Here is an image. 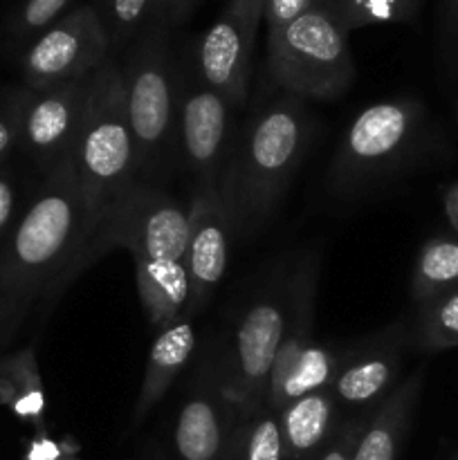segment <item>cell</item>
<instances>
[{"label":"cell","mask_w":458,"mask_h":460,"mask_svg":"<svg viewBox=\"0 0 458 460\" xmlns=\"http://www.w3.org/2000/svg\"><path fill=\"white\" fill-rule=\"evenodd\" d=\"M103 205L81 187L70 162L40 175L0 254V299L9 335L36 301L57 296L94 256Z\"/></svg>","instance_id":"obj_1"},{"label":"cell","mask_w":458,"mask_h":460,"mask_svg":"<svg viewBox=\"0 0 458 460\" xmlns=\"http://www.w3.org/2000/svg\"><path fill=\"white\" fill-rule=\"evenodd\" d=\"M310 139L304 99L283 94L265 103L233 139L220 178V193L236 236L259 234L281 205Z\"/></svg>","instance_id":"obj_2"},{"label":"cell","mask_w":458,"mask_h":460,"mask_svg":"<svg viewBox=\"0 0 458 460\" xmlns=\"http://www.w3.org/2000/svg\"><path fill=\"white\" fill-rule=\"evenodd\" d=\"M119 67L137 151V178L157 182L173 160L178 162L180 67L171 52L169 30L144 27Z\"/></svg>","instance_id":"obj_3"},{"label":"cell","mask_w":458,"mask_h":460,"mask_svg":"<svg viewBox=\"0 0 458 460\" xmlns=\"http://www.w3.org/2000/svg\"><path fill=\"white\" fill-rule=\"evenodd\" d=\"M425 130L427 112L416 99L371 103L346 128L328 166V184L335 193L373 189L416 157Z\"/></svg>","instance_id":"obj_4"},{"label":"cell","mask_w":458,"mask_h":460,"mask_svg":"<svg viewBox=\"0 0 458 460\" xmlns=\"http://www.w3.org/2000/svg\"><path fill=\"white\" fill-rule=\"evenodd\" d=\"M67 162L81 187L99 205L137 180V151L117 58H108L94 70L88 106Z\"/></svg>","instance_id":"obj_5"},{"label":"cell","mask_w":458,"mask_h":460,"mask_svg":"<svg viewBox=\"0 0 458 460\" xmlns=\"http://www.w3.org/2000/svg\"><path fill=\"white\" fill-rule=\"evenodd\" d=\"M268 75L277 88L299 99H337L353 85L348 34L330 12L313 7L268 39Z\"/></svg>","instance_id":"obj_6"},{"label":"cell","mask_w":458,"mask_h":460,"mask_svg":"<svg viewBox=\"0 0 458 460\" xmlns=\"http://www.w3.org/2000/svg\"><path fill=\"white\" fill-rule=\"evenodd\" d=\"M290 301V270L269 281L236 319L229 349L218 355L220 382L238 420L265 404L269 373L281 350Z\"/></svg>","instance_id":"obj_7"},{"label":"cell","mask_w":458,"mask_h":460,"mask_svg":"<svg viewBox=\"0 0 458 460\" xmlns=\"http://www.w3.org/2000/svg\"><path fill=\"white\" fill-rule=\"evenodd\" d=\"M189 207L151 180H133L103 205L94 234V256L128 250L144 259L184 261Z\"/></svg>","instance_id":"obj_8"},{"label":"cell","mask_w":458,"mask_h":460,"mask_svg":"<svg viewBox=\"0 0 458 460\" xmlns=\"http://www.w3.org/2000/svg\"><path fill=\"white\" fill-rule=\"evenodd\" d=\"M115 58L106 27L90 3L76 4L25 48L21 70L25 88L45 90L88 76Z\"/></svg>","instance_id":"obj_9"},{"label":"cell","mask_w":458,"mask_h":460,"mask_svg":"<svg viewBox=\"0 0 458 460\" xmlns=\"http://www.w3.org/2000/svg\"><path fill=\"white\" fill-rule=\"evenodd\" d=\"M232 103L202 84L193 67H180L178 160L196 187H220L232 137Z\"/></svg>","instance_id":"obj_10"},{"label":"cell","mask_w":458,"mask_h":460,"mask_svg":"<svg viewBox=\"0 0 458 460\" xmlns=\"http://www.w3.org/2000/svg\"><path fill=\"white\" fill-rule=\"evenodd\" d=\"M263 18L265 0H227L196 43L193 72L202 84L223 94L233 111L247 102L251 52Z\"/></svg>","instance_id":"obj_11"},{"label":"cell","mask_w":458,"mask_h":460,"mask_svg":"<svg viewBox=\"0 0 458 460\" xmlns=\"http://www.w3.org/2000/svg\"><path fill=\"white\" fill-rule=\"evenodd\" d=\"M92 75L45 90L22 85L18 151L40 175L70 160L88 106Z\"/></svg>","instance_id":"obj_12"},{"label":"cell","mask_w":458,"mask_h":460,"mask_svg":"<svg viewBox=\"0 0 458 460\" xmlns=\"http://www.w3.org/2000/svg\"><path fill=\"white\" fill-rule=\"evenodd\" d=\"M238 416L220 382L218 353L205 355L175 420L178 460H225Z\"/></svg>","instance_id":"obj_13"},{"label":"cell","mask_w":458,"mask_h":460,"mask_svg":"<svg viewBox=\"0 0 458 460\" xmlns=\"http://www.w3.org/2000/svg\"><path fill=\"white\" fill-rule=\"evenodd\" d=\"M233 236L236 227L220 187H196L189 205V241L184 252L191 281V319L209 304L223 283L232 259Z\"/></svg>","instance_id":"obj_14"},{"label":"cell","mask_w":458,"mask_h":460,"mask_svg":"<svg viewBox=\"0 0 458 460\" xmlns=\"http://www.w3.org/2000/svg\"><path fill=\"white\" fill-rule=\"evenodd\" d=\"M411 340L407 323L398 322L346 350L330 389L341 411L371 413L398 386Z\"/></svg>","instance_id":"obj_15"},{"label":"cell","mask_w":458,"mask_h":460,"mask_svg":"<svg viewBox=\"0 0 458 460\" xmlns=\"http://www.w3.org/2000/svg\"><path fill=\"white\" fill-rule=\"evenodd\" d=\"M425 386V368L402 377L368 416L353 460H398Z\"/></svg>","instance_id":"obj_16"},{"label":"cell","mask_w":458,"mask_h":460,"mask_svg":"<svg viewBox=\"0 0 458 460\" xmlns=\"http://www.w3.org/2000/svg\"><path fill=\"white\" fill-rule=\"evenodd\" d=\"M198 332L191 317H182L171 326L157 331L155 341L146 359L142 386H139L137 402L133 409V422L139 425L157 402L169 394L173 382L182 376L187 364L196 355Z\"/></svg>","instance_id":"obj_17"},{"label":"cell","mask_w":458,"mask_h":460,"mask_svg":"<svg viewBox=\"0 0 458 460\" xmlns=\"http://www.w3.org/2000/svg\"><path fill=\"white\" fill-rule=\"evenodd\" d=\"M133 263L139 301L157 331L189 317L191 281L184 261L133 256Z\"/></svg>","instance_id":"obj_18"},{"label":"cell","mask_w":458,"mask_h":460,"mask_svg":"<svg viewBox=\"0 0 458 460\" xmlns=\"http://www.w3.org/2000/svg\"><path fill=\"white\" fill-rule=\"evenodd\" d=\"M339 404L330 389L314 391L277 411L283 458L310 460L339 425Z\"/></svg>","instance_id":"obj_19"},{"label":"cell","mask_w":458,"mask_h":460,"mask_svg":"<svg viewBox=\"0 0 458 460\" xmlns=\"http://www.w3.org/2000/svg\"><path fill=\"white\" fill-rule=\"evenodd\" d=\"M346 350L310 341L286 368L272 373L265 391V407L281 411L286 404L314 394V391L332 389L341 359Z\"/></svg>","instance_id":"obj_20"},{"label":"cell","mask_w":458,"mask_h":460,"mask_svg":"<svg viewBox=\"0 0 458 460\" xmlns=\"http://www.w3.org/2000/svg\"><path fill=\"white\" fill-rule=\"evenodd\" d=\"M458 286V238L434 236L420 247L413 268L411 296L416 304Z\"/></svg>","instance_id":"obj_21"},{"label":"cell","mask_w":458,"mask_h":460,"mask_svg":"<svg viewBox=\"0 0 458 460\" xmlns=\"http://www.w3.org/2000/svg\"><path fill=\"white\" fill-rule=\"evenodd\" d=\"M411 337L422 350L458 349V286L418 304Z\"/></svg>","instance_id":"obj_22"},{"label":"cell","mask_w":458,"mask_h":460,"mask_svg":"<svg viewBox=\"0 0 458 460\" xmlns=\"http://www.w3.org/2000/svg\"><path fill=\"white\" fill-rule=\"evenodd\" d=\"M420 0H330V16L350 34L373 25H398L416 18Z\"/></svg>","instance_id":"obj_23"},{"label":"cell","mask_w":458,"mask_h":460,"mask_svg":"<svg viewBox=\"0 0 458 460\" xmlns=\"http://www.w3.org/2000/svg\"><path fill=\"white\" fill-rule=\"evenodd\" d=\"M229 449L233 460H283L277 411L263 404L254 416L238 420Z\"/></svg>","instance_id":"obj_24"},{"label":"cell","mask_w":458,"mask_h":460,"mask_svg":"<svg viewBox=\"0 0 458 460\" xmlns=\"http://www.w3.org/2000/svg\"><path fill=\"white\" fill-rule=\"evenodd\" d=\"M153 0H94L92 4L106 27L108 40H110V52H126L135 43L144 27L148 25Z\"/></svg>","instance_id":"obj_25"},{"label":"cell","mask_w":458,"mask_h":460,"mask_svg":"<svg viewBox=\"0 0 458 460\" xmlns=\"http://www.w3.org/2000/svg\"><path fill=\"white\" fill-rule=\"evenodd\" d=\"M0 382L7 385V394H12L7 402L12 404L18 416H39L40 409H43V395H40L31 350H22L12 358L0 359Z\"/></svg>","instance_id":"obj_26"},{"label":"cell","mask_w":458,"mask_h":460,"mask_svg":"<svg viewBox=\"0 0 458 460\" xmlns=\"http://www.w3.org/2000/svg\"><path fill=\"white\" fill-rule=\"evenodd\" d=\"M34 187H27V180L12 162L0 166V254H3Z\"/></svg>","instance_id":"obj_27"},{"label":"cell","mask_w":458,"mask_h":460,"mask_svg":"<svg viewBox=\"0 0 458 460\" xmlns=\"http://www.w3.org/2000/svg\"><path fill=\"white\" fill-rule=\"evenodd\" d=\"M72 0H22L13 16V36L18 40H27V45L36 39L52 22H57L63 13L70 12Z\"/></svg>","instance_id":"obj_28"},{"label":"cell","mask_w":458,"mask_h":460,"mask_svg":"<svg viewBox=\"0 0 458 460\" xmlns=\"http://www.w3.org/2000/svg\"><path fill=\"white\" fill-rule=\"evenodd\" d=\"M21 108L22 85L21 88L0 90V166L12 162V155L18 151V142H21Z\"/></svg>","instance_id":"obj_29"},{"label":"cell","mask_w":458,"mask_h":460,"mask_svg":"<svg viewBox=\"0 0 458 460\" xmlns=\"http://www.w3.org/2000/svg\"><path fill=\"white\" fill-rule=\"evenodd\" d=\"M371 413H353L350 418L341 420L330 438L310 460H353L355 447H357L359 434L366 425Z\"/></svg>","instance_id":"obj_30"},{"label":"cell","mask_w":458,"mask_h":460,"mask_svg":"<svg viewBox=\"0 0 458 460\" xmlns=\"http://www.w3.org/2000/svg\"><path fill=\"white\" fill-rule=\"evenodd\" d=\"M313 7V0H265V22H268V39L286 30L292 21Z\"/></svg>","instance_id":"obj_31"},{"label":"cell","mask_w":458,"mask_h":460,"mask_svg":"<svg viewBox=\"0 0 458 460\" xmlns=\"http://www.w3.org/2000/svg\"><path fill=\"white\" fill-rule=\"evenodd\" d=\"M191 12L193 0H153L146 27H162V30L171 31Z\"/></svg>","instance_id":"obj_32"},{"label":"cell","mask_w":458,"mask_h":460,"mask_svg":"<svg viewBox=\"0 0 458 460\" xmlns=\"http://www.w3.org/2000/svg\"><path fill=\"white\" fill-rule=\"evenodd\" d=\"M443 205H445V214H447L449 225H452L454 229V236L458 238V182L449 184V187L445 189Z\"/></svg>","instance_id":"obj_33"},{"label":"cell","mask_w":458,"mask_h":460,"mask_svg":"<svg viewBox=\"0 0 458 460\" xmlns=\"http://www.w3.org/2000/svg\"><path fill=\"white\" fill-rule=\"evenodd\" d=\"M445 9H447V25L452 31L454 49L458 54V0H445Z\"/></svg>","instance_id":"obj_34"},{"label":"cell","mask_w":458,"mask_h":460,"mask_svg":"<svg viewBox=\"0 0 458 460\" xmlns=\"http://www.w3.org/2000/svg\"><path fill=\"white\" fill-rule=\"evenodd\" d=\"M9 322H7V310H4L3 305V299H0V344H4V341L9 340Z\"/></svg>","instance_id":"obj_35"},{"label":"cell","mask_w":458,"mask_h":460,"mask_svg":"<svg viewBox=\"0 0 458 460\" xmlns=\"http://www.w3.org/2000/svg\"><path fill=\"white\" fill-rule=\"evenodd\" d=\"M313 4H317V7L328 9V7H330V0H313Z\"/></svg>","instance_id":"obj_36"},{"label":"cell","mask_w":458,"mask_h":460,"mask_svg":"<svg viewBox=\"0 0 458 460\" xmlns=\"http://www.w3.org/2000/svg\"><path fill=\"white\" fill-rule=\"evenodd\" d=\"M233 436V434H232ZM225 460H233L232 458V449H227V456H225Z\"/></svg>","instance_id":"obj_37"},{"label":"cell","mask_w":458,"mask_h":460,"mask_svg":"<svg viewBox=\"0 0 458 460\" xmlns=\"http://www.w3.org/2000/svg\"><path fill=\"white\" fill-rule=\"evenodd\" d=\"M200 3H202V0H193V7H198Z\"/></svg>","instance_id":"obj_38"},{"label":"cell","mask_w":458,"mask_h":460,"mask_svg":"<svg viewBox=\"0 0 458 460\" xmlns=\"http://www.w3.org/2000/svg\"><path fill=\"white\" fill-rule=\"evenodd\" d=\"M456 460H458V456H456Z\"/></svg>","instance_id":"obj_39"}]
</instances>
